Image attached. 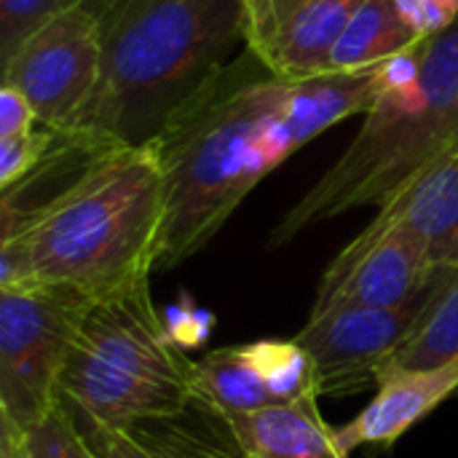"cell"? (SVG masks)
Returning <instances> with one entry per match:
<instances>
[{
  "label": "cell",
  "mask_w": 458,
  "mask_h": 458,
  "mask_svg": "<svg viewBox=\"0 0 458 458\" xmlns=\"http://www.w3.org/2000/svg\"><path fill=\"white\" fill-rule=\"evenodd\" d=\"M389 64L287 81L244 48L199 89L150 140L166 185L158 268L204 250L247 193L303 145L368 113Z\"/></svg>",
  "instance_id": "cell-1"
},
{
  "label": "cell",
  "mask_w": 458,
  "mask_h": 458,
  "mask_svg": "<svg viewBox=\"0 0 458 458\" xmlns=\"http://www.w3.org/2000/svg\"><path fill=\"white\" fill-rule=\"evenodd\" d=\"M164 220L153 145L99 150L46 201L3 204L0 290L48 284L94 303L121 295L158 268Z\"/></svg>",
  "instance_id": "cell-2"
},
{
  "label": "cell",
  "mask_w": 458,
  "mask_h": 458,
  "mask_svg": "<svg viewBox=\"0 0 458 458\" xmlns=\"http://www.w3.org/2000/svg\"><path fill=\"white\" fill-rule=\"evenodd\" d=\"M242 48V0H115L99 83L64 134L91 150L148 145Z\"/></svg>",
  "instance_id": "cell-3"
},
{
  "label": "cell",
  "mask_w": 458,
  "mask_h": 458,
  "mask_svg": "<svg viewBox=\"0 0 458 458\" xmlns=\"http://www.w3.org/2000/svg\"><path fill=\"white\" fill-rule=\"evenodd\" d=\"M456 126L458 19L392 59L357 137L276 223L268 244L282 247L360 207H384L454 145Z\"/></svg>",
  "instance_id": "cell-4"
},
{
  "label": "cell",
  "mask_w": 458,
  "mask_h": 458,
  "mask_svg": "<svg viewBox=\"0 0 458 458\" xmlns=\"http://www.w3.org/2000/svg\"><path fill=\"white\" fill-rule=\"evenodd\" d=\"M193 368L142 282L91 303L62 376V400L102 424L164 419L196 400Z\"/></svg>",
  "instance_id": "cell-5"
},
{
  "label": "cell",
  "mask_w": 458,
  "mask_h": 458,
  "mask_svg": "<svg viewBox=\"0 0 458 458\" xmlns=\"http://www.w3.org/2000/svg\"><path fill=\"white\" fill-rule=\"evenodd\" d=\"M94 301L38 284L0 290V432L21 435L62 400V376Z\"/></svg>",
  "instance_id": "cell-6"
},
{
  "label": "cell",
  "mask_w": 458,
  "mask_h": 458,
  "mask_svg": "<svg viewBox=\"0 0 458 458\" xmlns=\"http://www.w3.org/2000/svg\"><path fill=\"white\" fill-rule=\"evenodd\" d=\"M102 75V16L70 8L38 27L3 62V83L35 110L40 126L64 131L91 99Z\"/></svg>",
  "instance_id": "cell-7"
},
{
  "label": "cell",
  "mask_w": 458,
  "mask_h": 458,
  "mask_svg": "<svg viewBox=\"0 0 458 458\" xmlns=\"http://www.w3.org/2000/svg\"><path fill=\"white\" fill-rule=\"evenodd\" d=\"M424 298L400 309L311 311L295 341L314 360L317 394L338 400L378 386L381 373L416 322Z\"/></svg>",
  "instance_id": "cell-8"
},
{
  "label": "cell",
  "mask_w": 458,
  "mask_h": 458,
  "mask_svg": "<svg viewBox=\"0 0 458 458\" xmlns=\"http://www.w3.org/2000/svg\"><path fill=\"white\" fill-rule=\"evenodd\" d=\"M437 271L427 247L408 228L370 223L330 263L314 311L400 309L421 301Z\"/></svg>",
  "instance_id": "cell-9"
},
{
  "label": "cell",
  "mask_w": 458,
  "mask_h": 458,
  "mask_svg": "<svg viewBox=\"0 0 458 458\" xmlns=\"http://www.w3.org/2000/svg\"><path fill=\"white\" fill-rule=\"evenodd\" d=\"M67 411L97 458H242L231 421L199 397L174 416L131 424H102L70 405Z\"/></svg>",
  "instance_id": "cell-10"
},
{
  "label": "cell",
  "mask_w": 458,
  "mask_h": 458,
  "mask_svg": "<svg viewBox=\"0 0 458 458\" xmlns=\"http://www.w3.org/2000/svg\"><path fill=\"white\" fill-rule=\"evenodd\" d=\"M458 392V360L440 368L384 373L376 397L344 427L335 429L344 454L357 448H392L411 427Z\"/></svg>",
  "instance_id": "cell-11"
},
{
  "label": "cell",
  "mask_w": 458,
  "mask_h": 458,
  "mask_svg": "<svg viewBox=\"0 0 458 458\" xmlns=\"http://www.w3.org/2000/svg\"><path fill=\"white\" fill-rule=\"evenodd\" d=\"M373 225L408 228L437 268L458 266V142L378 207Z\"/></svg>",
  "instance_id": "cell-12"
},
{
  "label": "cell",
  "mask_w": 458,
  "mask_h": 458,
  "mask_svg": "<svg viewBox=\"0 0 458 458\" xmlns=\"http://www.w3.org/2000/svg\"><path fill=\"white\" fill-rule=\"evenodd\" d=\"M228 421L242 458H349L335 427L319 413V394L231 416Z\"/></svg>",
  "instance_id": "cell-13"
},
{
  "label": "cell",
  "mask_w": 458,
  "mask_h": 458,
  "mask_svg": "<svg viewBox=\"0 0 458 458\" xmlns=\"http://www.w3.org/2000/svg\"><path fill=\"white\" fill-rule=\"evenodd\" d=\"M362 0L306 3L258 56L274 75L303 81L330 72L333 48Z\"/></svg>",
  "instance_id": "cell-14"
},
{
  "label": "cell",
  "mask_w": 458,
  "mask_h": 458,
  "mask_svg": "<svg viewBox=\"0 0 458 458\" xmlns=\"http://www.w3.org/2000/svg\"><path fill=\"white\" fill-rule=\"evenodd\" d=\"M424 40L400 8V0H362L341 32L330 72H357L386 64Z\"/></svg>",
  "instance_id": "cell-15"
},
{
  "label": "cell",
  "mask_w": 458,
  "mask_h": 458,
  "mask_svg": "<svg viewBox=\"0 0 458 458\" xmlns=\"http://www.w3.org/2000/svg\"><path fill=\"white\" fill-rule=\"evenodd\" d=\"M454 360H458V266L437 271L416 322L384 373L440 368Z\"/></svg>",
  "instance_id": "cell-16"
},
{
  "label": "cell",
  "mask_w": 458,
  "mask_h": 458,
  "mask_svg": "<svg viewBox=\"0 0 458 458\" xmlns=\"http://www.w3.org/2000/svg\"><path fill=\"white\" fill-rule=\"evenodd\" d=\"M193 389L201 403L225 419L271 405V394L252 344L209 352L193 368Z\"/></svg>",
  "instance_id": "cell-17"
},
{
  "label": "cell",
  "mask_w": 458,
  "mask_h": 458,
  "mask_svg": "<svg viewBox=\"0 0 458 458\" xmlns=\"http://www.w3.org/2000/svg\"><path fill=\"white\" fill-rule=\"evenodd\" d=\"M263 370L271 405H287L301 397L317 394V370L311 354L293 341H258L252 344Z\"/></svg>",
  "instance_id": "cell-18"
},
{
  "label": "cell",
  "mask_w": 458,
  "mask_h": 458,
  "mask_svg": "<svg viewBox=\"0 0 458 458\" xmlns=\"http://www.w3.org/2000/svg\"><path fill=\"white\" fill-rule=\"evenodd\" d=\"M115 0H0V59L5 62L24 38H30L48 19L70 8H91L105 16Z\"/></svg>",
  "instance_id": "cell-19"
},
{
  "label": "cell",
  "mask_w": 458,
  "mask_h": 458,
  "mask_svg": "<svg viewBox=\"0 0 458 458\" xmlns=\"http://www.w3.org/2000/svg\"><path fill=\"white\" fill-rule=\"evenodd\" d=\"M0 437L13 440L24 458H97L94 451L86 445L83 435L78 432V427L62 400L32 429H27L21 435L0 432Z\"/></svg>",
  "instance_id": "cell-20"
},
{
  "label": "cell",
  "mask_w": 458,
  "mask_h": 458,
  "mask_svg": "<svg viewBox=\"0 0 458 458\" xmlns=\"http://www.w3.org/2000/svg\"><path fill=\"white\" fill-rule=\"evenodd\" d=\"M62 131L38 126L30 134L0 140V191H11L35 174L59 148Z\"/></svg>",
  "instance_id": "cell-21"
},
{
  "label": "cell",
  "mask_w": 458,
  "mask_h": 458,
  "mask_svg": "<svg viewBox=\"0 0 458 458\" xmlns=\"http://www.w3.org/2000/svg\"><path fill=\"white\" fill-rule=\"evenodd\" d=\"M311 0H242L244 5V32L247 48L260 56L276 32Z\"/></svg>",
  "instance_id": "cell-22"
},
{
  "label": "cell",
  "mask_w": 458,
  "mask_h": 458,
  "mask_svg": "<svg viewBox=\"0 0 458 458\" xmlns=\"http://www.w3.org/2000/svg\"><path fill=\"white\" fill-rule=\"evenodd\" d=\"M400 8L421 38L443 32L458 19V0H400Z\"/></svg>",
  "instance_id": "cell-23"
},
{
  "label": "cell",
  "mask_w": 458,
  "mask_h": 458,
  "mask_svg": "<svg viewBox=\"0 0 458 458\" xmlns=\"http://www.w3.org/2000/svg\"><path fill=\"white\" fill-rule=\"evenodd\" d=\"M38 126H40V121L35 115L32 105L16 89L3 83V89H0V140L30 134Z\"/></svg>",
  "instance_id": "cell-24"
},
{
  "label": "cell",
  "mask_w": 458,
  "mask_h": 458,
  "mask_svg": "<svg viewBox=\"0 0 458 458\" xmlns=\"http://www.w3.org/2000/svg\"><path fill=\"white\" fill-rule=\"evenodd\" d=\"M0 458H24V456L19 454V448H16V443H13V440L0 437Z\"/></svg>",
  "instance_id": "cell-25"
},
{
  "label": "cell",
  "mask_w": 458,
  "mask_h": 458,
  "mask_svg": "<svg viewBox=\"0 0 458 458\" xmlns=\"http://www.w3.org/2000/svg\"><path fill=\"white\" fill-rule=\"evenodd\" d=\"M458 142V126H456V137H454V145H456Z\"/></svg>",
  "instance_id": "cell-26"
}]
</instances>
